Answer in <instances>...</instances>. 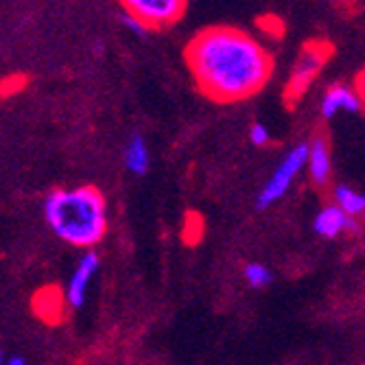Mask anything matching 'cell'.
Wrapping results in <instances>:
<instances>
[{
  "mask_svg": "<svg viewBox=\"0 0 365 365\" xmlns=\"http://www.w3.org/2000/svg\"><path fill=\"white\" fill-rule=\"evenodd\" d=\"M188 71L208 98L237 103L258 94L274 73V57L254 36L237 26L202 29L186 44Z\"/></svg>",
  "mask_w": 365,
  "mask_h": 365,
  "instance_id": "cell-1",
  "label": "cell"
},
{
  "mask_svg": "<svg viewBox=\"0 0 365 365\" xmlns=\"http://www.w3.org/2000/svg\"><path fill=\"white\" fill-rule=\"evenodd\" d=\"M44 219L59 241L90 250L108 232L106 195L96 186L57 188L44 202Z\"/></svg>",
  "mask_w": 365,
  "mask_h": 365,
  "instance_id": "cell-2",
  "label": "cell"
},
{
  "mask_svg": "<svg viewBox=\"0 0 365 365\" xmlns=\"http://www.w3.org/2000/svg\"><path fill=\"white\" fill-rule=\"evenodd\" d=\"M330 53H333V48L322 40L304 44V48L300 51V57H297L293 63V71L287 79V86H284V98L289 103H295L297 98L309 90V86L317 79V75L326 66Z\"/></svg>",
  "mask_w": 365,
  "mask_h": 365,
  "instance_id": "cell-3",
  "label": "cell"
},
{
  "mask_svg": "<svg viewBox=\"0 0 365 365\" xmlns=\"http://www.w3.org/2000/svg\"><path fill=\"white\" fill-rule=\"evenodd\" d=\"M307 155H309V145L307 143L295 145L284 155V160L278 164L276 171L272 173V178L267 180V184L262 186V190L256 197V208L258 210H267L269 206L280 202V199L289 192L293 180L307 169Z\"/></svg>",
  "mask_w": 365,
  "mask_h": 365,
  "instance_id": "cell-4",
  "label": "cell"
},
{
  "mask_svg": "<svg viewBox=\"0 0 365 365\" xmlns=\"http://www.w3.org/2000/svg\"><path fill=\"white\" fill-rule=\"evenodd\" d=\"M118 3L125 14L143 20L151 31L178 24L188 9V0H118Z\"/></svg>",
  "mask_w": 365,
  "mask_h": 365,
  "instance_id": "cell-5",
  "label": "cell"
},
{
  "mask_svg": "<svg viewBox=\"0 0 365 365\" xmlns=\"http://www.w3.org/2000/svg\"><path fill=\"white\" fill-rule=\"evenodd\" d=\"M98 267H101V258H98L96 252H86L81 256V260L75 267L73 276L68 278V284H66V289H63L66 302H68L71 309H81L86 304L90 282L96 276Z\"/></svg>",
  "mask_w": 365,
  "mask_h": 365,
  "instance_id": "cell-6",
  "label": "cell"
},
{
  "mask_svg": "<svg viewBox=\"0 0 365 365\" xmlns=\"http://www.w3.org/2000/svg\"><path fill=\"white\" fill-rule=\"evenodd\" d=\"M363 108L361 96L356 92V88L344 86V83H335L333 88H328L326 94L322 96V116L326 120L335 118L339 112H359Z\"/></svg>",
  "mask_w": 365,
  "mask_h": 365,
  "instance_id": "cell-7",
  "label": "cell"
},
{
  "mask_svg": "<svg viewBox=\"0 0 365 365\" xmlns=\"http://www.w3.org/2000/svg\"><path fill=\"white\" fill-rule=\"evenodd\" d=\"M356 223L352 217H348L341 208H337L335 204L333 206H324L317 217L313 219V232L322 239H337L341 237L344 232L352 230Z\"/></svg>",
  "mask_w": 365,
  "mask_h": 365,
  "instance_id": "cell-8",
  "label": "cell"
},
{
  "mask_svg": "<svg viewBox=\"0 0 365 365\" xmlns=\"http://www.w3.org/2000/svg\"><path fill=\"white\" fill-rule=\"evenodd\" d=\"M33 313L46 324H57L63 317V309L68 307L66 295L59 287H44L33 295Z\"/></svg>",
  "mask_w": 365,
  "mask_h": 365,
  "instance_id": "cell-9",
  "label": "cell"
},
{
  "mask_svg": "<svg viewBox=\"0 0 365 365\" xmlns=\"http://www.w3.org/2000/svg\"><path fill=\"white\" fill-rule=\"evenodd\" d=\"M330 147L324 136H315L313 143L309 145V155H307V171L311 175V182L322 188L330 180Z\"/></svg>",
  "mask_w": 365,
  "mask_h": 365,
  "instance_id": "cell-10",
  "label": "cell"
},
{
  "mask_svg": "<svg viewBox=\"0 0 365 365\" xmlns=\"http://www.w3.org/2000/svg\"><path fill=\"white\" fill-rule=\"evenodd\" d=\"M125 167L134 175H145L151 167V153L140 134H134L125 147Z\"/></svg>",
  "mask_w": 365,
  "mask_h": 365,
  "instance_id": "cell-11",
  "label": "cell"
},
{
  "mask_svg": "<svg viewBox=\"0 0 365 365\" xmlns=\"http://www.w3.org/2000/svg\"><path fill=\"white\" fill-rule=\"evenodd\" d=\"M333 197H335V206L341 208L352 219H356L365 212V195H361L352 186H346V184L335 186Z\"/></svg>",
  "mask_w": 365,
  "mask_h": 365,
  "instance_id": "cell-12",
  "label": "cell"
},
{
  "mask_svg": "<svg viewBox=\"0 0 365 365\" xmlns=\"http://www.w3.org/2000/svg\"><path fill=\"white\" fill-rule=\"evenodd\" d=\"M243 276L252 289H264L274 282V272L262 262H247L243 269Z\"/></svg>",
  "mask_w": 365,
  "mask_h": 365,
  "instance_id": "cell-13",
  "label": "cell"
},
{
  "mask_svg": "<svg viewBox=\"0 0 365 365\" xmlns=\"http://www.w3.org/2000/svg\"><path fill=\"white\" fill-rule=\"evenodd\" d=\"M250 140L256 145V147H264L269 140H272V134H269V129L267 125H262V123H254L252 129H250Z\"/></svg>",
  "mask_w": 365,
  "mask_h": 365,
  "instance_id": "cell-14",
  "label": "cell"
},
{
  "mask_svg": "<svg viewBox=\"0 0 365 365\" xmlns=\"http://www.w3.org/2000/svg\"><path fill=\"white\" fill-rule=\"evenodd\" d=\"M123 24H125L131 33H134V36H145V33L151 31L143 20H138V18H134V16H129V14L123 16Z\"/></svg>",
  "mask_w": 365,
  "mask_h": 365,
  "instance_id": "cell-15",
  "label": "cell"
},
{
  "mask_svg": "<svg viewBox=\"0 0 365 365\" xmlns=\"http://www.w3.org/2000/svg\"><path fill=\"white\" fill-rule=\"evenodd\" d=\"M18 90H22V81L18 77H9V79H5L3 83H0V98H3V96H11Z\"/></svg>",
  "mask_w": 365,
  "mask_h": 365,
  "instance_id": "cell-16",
  "label": "cell"
},
{
  "mask_svg": "<svg viewBox=\"0 0 365 365\" xmlns=\"http://www.w3.org/2000/svg\"><path fill=\"white\" fill-rule=\"evenodd\" d=\"M354 88H356V92H359V96H361V103H363V108H365V68L356 75Z\"/></svg>",
  "mask_w": 365,
  "mask_h": 365,
  "instance_id": "cell-17",
  "label": "cell"
},
{
  "mask_svg": "<svg viewBox=\"0 0 365 365\" xmlns=\"http://www.w3.org/2000/svg\"><path fill=\"white\" fill-rule=\"evenodd\" d=\"M7 365H26V361H24L22 356H11V359L7 361Z\"/></svg>",
  "mask_w": 365,
  "mask_h": 365,
  "instance_id": "cell-18",
  "label": "cell"
},
{
  "mask_svg": "<svg viewBox=\"0 0 365 365\" xmlns=\"http://www.w3.org/2000/svg\"><path fill=\"white\" fill-rule=\"evenodd\" d=\"M3 361H5V359H3V348H0V365H3Z\"/></svg>",
  "mask_w": 365,
  "mask_h": 365,
  "instance_id": "cell-19",
  "label": "cell"
}]
</instances>
